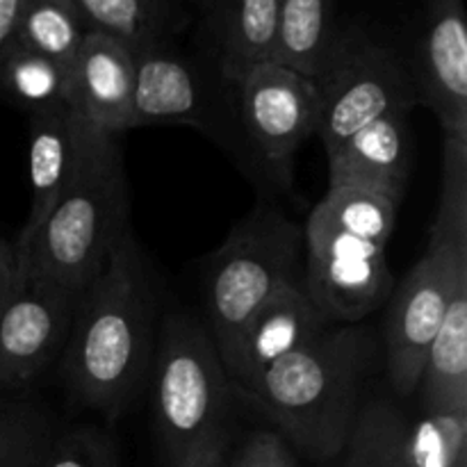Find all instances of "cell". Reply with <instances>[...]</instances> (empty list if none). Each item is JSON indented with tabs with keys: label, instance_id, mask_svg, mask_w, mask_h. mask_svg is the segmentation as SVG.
Masks as SVG:
<instances>
[{
	"label": "cell",
	"instance_id": "cell-1",
	"mask_svg": "<svg viewBox=\"0 0 467 467\" xmlns=\"http://www.w3.org/2000/svg\"><path fill=\"white\" fill-rule=\"evenodd\" d=\"M155 287L132 231L82 290L62 351L73 401L117 420L149 372L155 337Z\"/></svg>",
	"mask_w": 467,
	"mask_h": 467
},
{
	"label": "cell",
	"instance_id": "cell-2",
	"mask_svg": "<svg viewBox=\"0 0 467 467\" xmlns=\"http://www.w3.org/2000/svg\"><path fill=\"white\" fill-rule=\"evenodd\" d=\"M128 231V182L119 137L76 112V150L67 185L36 235L26 246L16 244L26 278L82 292Z\"/></svg>",
	"mask_w": 467,
	"mask_h": 467
},
{
	"label": "cell",
	"instance_id": "cell-3",
	"mask_svg": "<svg viewBox=\"0 0 467 467\" xmlns=\"http://www.w3.org/2000/svg\"><path fill=\"white\" fill-rule=\"evenodd\" d=\"M331 327L274 363L249 392L290 447L315 461H333L345 450L369 360L363 328Z\"/></svg>",
	"mask_w": 467,
	"mask_h": 467
},
{
	"label": "cell",
	"instance_id": "cell-4",
	"mask_svg": "<svg viewBox=\"0 0 467 467\" xmlns=\"http://www.w3.org/2000/svg\"><path fill=\"white\" fill-rule=\"evenodd\" d=\"M233 381L190 315H169L158 340L153 413L164 467H214L231 454Z\"/></svg>",
	"mask_w": 467,
	"mask_h": 467
},
{
	"label": "cell",
	"instance_id": "cell-5",
	"mask_svg": "<svg viewBox=\"0 0 467 467\" xmlns=\"http://www.w3.org/2000/svg\"><path fill=\"white\" fill-rule=\"evenodd\" d=\"M301 276L304 228L274 205L258 203L214 251L205 274L208 333L223 365L260 306Z\"/></svg>",
	"mask_w": 467,
	"mask_h": 467
},
{
	"label": "cell",
	"instance_id": "cell-6",
	"mask_svg": "<svg viewBox=\"0 0 467 467\" xmlns=\"http://www.w3.org/2000/svg\"><path fill=\"white\" fill-rule=\"evenodd\" d=\"M313 82L319 96L317 135L327 155L368 123L420 105L415 73L395 50L360 30L336 36Z\"/></svg>",
	"mask_w": 467,
	"mask_h": 467
},
{
	"label": "cell",
	"instance_id": "cell-7",
	"mask_svg": "<svg viewBox=\"0 0 467 467\" xmlns=\"http://www.w3.org/2000/svg\"><path fill=\"white\" fill-rule=\"evenodd\" d=\"M467 281V240H429V249L406 274L386 322L390 383L401 397L418 390L424 356L445 319L459 285Z\"/></svg>",
	"mask_w": 467,
	"mask_h": 467
},
{
	"label": "cell",
	"instance_id": "cell-8",
	"mask_svg": "<svg viewBox=\"0 0 467 467\" xmlns=\"http://www.w3.org/2000/svg\"><path fill=\"white\" fill-rule=\"evenodd\" d=\"M301 283L331 324H358L395 290L386 244L340 231L313 213L304 226Z\"/></svg>",
	"mask_w": 467,
	"mask_h": 467
},
{
	"label": "cell",
	"instance_id": "cell-9",
	"mask_svg": "<svg viewBox=\"0 0 467 467\" xmlns=\"http://www.w3.org/2000/svg\"><path fill=\"white\" fill-rule=\"evenodd\" d=\"M80 295L55 281L26 278L0 317V388H32L62 358Z\"/></svg>",
	"mask_w": 467,
	"mask_h": 467
},
{
	"label": "cell",
	"instance_id": "cell-10",
	"mask_svg": "<svg viewBox=\"0 0 467 467\" xmlns=\"http://www.w3.org/2000/svg\"><path fill=\"white\" fill-rule=\"evenodd\" d=\"M235 85L249 140L265 162L285 171L301 144L317 135L319 96L313 78L283 64L263 62Z\"/></svg>",
	"mask_w": 467,
	"mask_h": 467
},
{
	"label": "cell",
	"instance_id": "cell-11",
	"mask_svg": "<svg viewBox=\"0 0 467 467\" xmlns=\"http://www.w3.org/2000/svg\"><path fill=\"white\" fill-rule=\"evenodd\" d=\"M420 105L445 137H467V27L463 0H427V27L415 73Z\"/></svg>",
	"mask_w": 467,
	"mask_h": 467
},
{
	"label": "cell",
	"instance_id": "cell-12",
	"mask_svg": "<svg viewBox=\"0 0 467 467\" xmlns=\"http://www.w3.org/2000/svg\"><path fill=\"white\" fill-rule=\"evenodd\" d=\"M327 327L331 322L315 308L304 283L283 285L240 333L226 360L228 377L249 395L274 363L304 347Z\"/></svg>",
	"mask_w": 467,
	"mask_h": 467
},
{
	"label": "cell",
	"instance_id": "cell-13",
	"mask_svg": "<svg viewBox=\"0 0 467 467\" xmlns=\"http://www.w3.org/2000/svg\"><path fill=\"white\" fill-rule=\"evenodd\" d=\"M409 114L390 112L328 155V190L377 192L400 203L413 160Z\"/></svg>",
	"mask_w": 467,
	"mask_h": 467
},
{
	"label": "cell",
	"instance_id": "cell-14",
	"mask_svg": "<svg viewBox=\"0 0 467 467\" xmlns=\"http://www.w3.org/2000/svg\"><path fill=\"white\" fill-rule=\"evenodd\" d=\"M73 109L108 135L130 130L135 55L103 32L87 30L71 62Z\"/></svg>",
	"mask_w": 467,
	"mask_h": 467
},
{
	"label": "cell",
	"instance_id": "cell-15",
	"mask_svg": "<svg viewBox=\"0 0 467 467\" xmlns=\"http://www.w3.org/2000/svg\"><path fill=\"white\" fill-rule=\"evenodd\" d=\"M132 55L130 126H203V94L194 71L164 44Z\"/></svg>",
	"mask_w": 467,
	"mask_h": 467
},
{
	"label": "cell",
	"instance_id": "cell-16",
	"mask_svg": "<svg viewBox=\"0 0 467 467\" xmlns=\"http://www.w3.org/2000/svg\"><path fill=\"white\" fill-rule=\"evenodd\" d=\"M76 150V109L68 105L30 112L27 173H30V213L16 237L26 246L53 213L68 181Z\"/></svg>",
	"mask_w": 467,
	"mask_h": 467
},
{
	"label": "cell",
	"instance_id": "cell-17",
	"mask_svg": "<svg viewBox=\"0 0 467 467\" xmlns=\"http://www.w3.org/2000/svg\"><path fill=\"white\" fill-rule=\"evenodd\" d=\"M418 390L422 409L467 410V281L429 345Z\"/></svg>",
	"mask_w": 467,
	"mask_h": 467
},
{
	"label": "cell",
	"instance_id": "cell-18",
	"mask_svg": "<svg viewBox=\"0 0 467 467\" xmlns=\"http://www.w3.org/2000/svg\"><path fill=\"white\" fill-rule=\"evenodd\" d=\"M217 16L222 71L237 82L249 68L274 59L278 0H213Z\"/></svg>",
	"mask_w": 467,
	"mask_h": 467
},
{
	"label": "cell",
	"instance_id": "cell-19",
	"mask_svg": "<svg viewBox=\"0 0 467 467\" xmlns=\"http://www.w3.org/2000/svg\"><path fill=\"white\" fill-rule=\"evenodd\" d=\"M336 36L333 0H278L272 62L315 78Z\"/></svg>",
	"mask_w": 467,
	"mask_h": 467
},
{
	"label": "cell",
	"instance_id": "cell-20",
	"mask_svg": "<svg viewBox=\"0 0 467 467\" xmlns=\"http://www.w3.org/2000/svg\"><path fill=\"white\" fill-rule=\"evenodd\" d=\"M57 431L53 410L32 388H0V467H36Z\"/></svg>",
	"mask_w": 467,
	"mask_h": 467
},
{
	"label": "cell",
	"instance_id": "cell-21",
	"mask_svg": "<svg viewBox=\"0 0 467 467\" xmlns=\"http://www.w3.org/2000/svg\"><path fill=\"white\" fill-rule=\"evenodd\" d=\"M0 89L27 112L68 105L73 108L71 67L27 46H7L0 62Z\"/></svg>",
	"mask_w": 467,
	"mask_h": 467
},
{
	"label": "cell",
	"instance_id": "cell-22",
	"mask_svg": "<svg viewBox=\"0 0 467 467\" xmlns=\"http://www.w3.org/2000/svg\"><path fill=\"white\" fill-rule=\"evenodd\" d=\"M87 35L76 0H18L12 41L71 67Z\"/></svg>",
	"mask_w": 467,
	"mask_h": 467
},
{
	"label": "cell",
	"instance_id": "cell-23",
	"mask_svg": "<svg viewBox=\"0 0 467 467\" xmlns=\"http://www.w3.org/2000/svg\"><path fill=\"white\" fill-rule=\"evenodd\" d=\"M87 30L103 32L132 53L164 44L171 0H76Z\"/></svg>",
	"mask_w": 467,
	"mask_h": 467
},
{
	"label": "cell",
	"instance_id": "cell-24",
	"mask_svg": "<svg viewBox=\"0 0 467 467\" xmlns=\"http://www.w3.org/2000/svg\"><path fill=\"white\" fill-rule=\"evenodd\" d=\"M406 467H467V410L422 409L404 427Z\"/></svg>",
	"mask_w": 467,
	"mask_h": 467
},
{
	"label": "cell",
	"instance_id": "cell-25",
	"mask_svg": "<svg viewBox=\"0 0 467 467\" xmlns=\"http://www.w3.org/2000/svg\"><path fill=\"white\" fill-rule=\"evenodd\" d=\"M404 427L406 415L388 401L360 406L342 467H406Z\"/></svg>",
	"mask_w": 467,
	"mask_h": 467
},
{
	"label": "cell",
	"instance_id": "cell-26",
	"mask_svg": "<svg viewBox=\"0 0 467 467\" xmlns=\"http://www.w3.org/2000/svg\"><path fill=\"white\" fill-rule=\"evenodd\" d=\"M400 203L377 192L328 190L313 214L340 231L388 244L397 226Z\"/></svg>",
	"mask_w": 467,
	"mask_h": 467
},
{
	"label": "cell",
	"instance_id": "cell-27",
	"mask_svg": "<svg viewBox=\"0 0 467 467\" xmlns=\"http://www.w3.org/2000/svg\"><path fill=\"white\" fill-rule=\"evenodd\" d=\"M433 240H467V137H445Z\"/></svg>",
	"mask_w": 467,
	"mask_h": 467
},
{
	"label": "cell",
	"instance_id": "cell-28",
	"mask_svg": "<svg viewBox=\"0 0 467 467\" xmlns=\"http://www.w3.org/2000/svg\"><path fill=\"white\" fill-rule=\"evenodd\" d=\"M36 467H121L117 447L94 424L57 431Z\"/></svg>",
	"mask_w": 467,
	"mask_h": 467
},
{
	"label": "cell",
	"instance_id": "cell-29",
	"mask_svg": "<svg viewBox=\"0 0 467 467\" xmlns=\"http://www.w3.org/2000/svg\"><path fill=\"white\" fill-rule=\"evenodd\" d=\"M228 467H299L290 442L278 431H254L235 454H228Z\"/></svg>",
	"mask_w": 467,
	"mask_h": 467
},
{
	"label": "cell",
	"instance_id": "cell-30",
	"mask_svg": "<svg viewBox=\"0 0 467 467\" xmlns=\"http://www.w3.org/2000/svg\"><path fill=\"white\" fill-rule=\"evenodd\" d=\"M26 283V269H23L21 251H18L16 240H5L0 237V317L12 304L16 292Z\"/></svg>",
	"mask_w": 467,
	"mask_h": 467
},
{
	"label": "cell",
	"instance_id": "cell-31",
	"mask_svg": "<svg viewBox=\"0 0 467 467\" xmlns=\"http://www.w3.org/2000/svg\"><path fill=\"white\" fill-rule=\"evenodd\" d=\"M16 9L18 0H0V62H3V55L7 50V46L12 44Z\"/></svg>",
	"mask_w": 467,
	"mask_h": 467
},
{
	"label": "cell",
	"instance_id": "cell-32",
	"mask_svg": "<svg viewBox=\"0 0 467 467\" xmlns=\"http://www.w3.org/2000/svg\"><path fill=\"white\" fill-rule=\"evenodd\" d=\"M192 3H196V5H201V7L208 9V7H210V3H213V0H192Z\"/></svg>",
	"mask_w": 467,
	"mask_h": 467
},
{
	"label": "cell",
	"instance_id": "cell-33",
	"mask_svg": "<svg viewBox=\"0 0 467 467\" xmlns=\"http://www.w3.org/2000/svg\"><path fill=\"white\" fill-rule=\"evenodd\" d=\"M226 459H228V456H226ZM226 459H223V461H222V463H217V465H214V467H228V463H226Z\"/></svg>",
	"mask_w": 467,
	"mask_h": 467
}]
</instances>
